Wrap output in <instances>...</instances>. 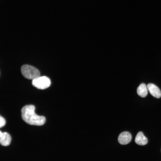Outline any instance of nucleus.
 Wrapping results in <instances>:
<instances>
[{
	"mask_svg": "<svg viewBox=\"0 0 161 161\" xmlns=\"http://www.w3.org/2000/svg\"><path fill=\"white\" fill-rule=\"evenodd\" d=\"M35 107L32 105H27L21 109V117L23 120L29 124L42 126L45 122L44 117L39 116L35 113Z\"/></svg>",
	"mask_w": 161,
	"mask_h": 161,
	"instance_id": "obj_1",
	"label": "nucleus"
},
{
	"mask_svg": "<svg viewBox=\"0 0 161 161\" xmlns=\"http://www.w3.org/2000/svg\"><path fill=\"white\" fill-rule=\"evenodd\" d=\"M148 90L150 94L154 97L159 98L161 96V92L159 88L155 84L150 83L147 84Z\"/></svg>",
	"mask_w": 161,
	"mask_h": 161,
	"instance_id": "obj_5",
	"label": "nucleus"
},
{
	"mask_svg": "<svg viewBox=\"0 0 161 161\" xmlns=\"http://www.w3.org/2000/svg\"><path fill=\"white\" fill-rule=\"evenodd\" d=\"M21 72L23 75L28 79L33 80L40 76L39 70L30 65H23L21 68Z\"/></svg>",
	"mask_w": 161,
	"mask_h": 161,
	"instance_id": "obj_2",
	"label": "nucleus"
},
{
	"mask_svg": "<svg viewBox=\"0 0 161 161\" xmlns=\"http://www.w3.org/2000/svg\"><path fill=\"white\" fill-rule=\"evenodd\" d=\"M11 138L10 135L7 132H0V143L3 146L9 145L10 143Z\"/></svg>",
	"mask_w": 161,
	"mask_h": 161,
	"instance_id": "obj_6",
	"label": "nucleus"
},
{
	"mask_svg": "<svg viewBox=\"0 0 161 161\" xmlns=\"http://www.w3.org/2000/svg\"><path fill=\"white\" fill-rule=\"evenodd\" d=\"M5 123L6 121L5 119L1 116L0 117V127L1 128L4 126Z\"/></svg>",
	"mask_w": 161,
	"mask_h": 161,
	"instance_id": "obj_9",
	"label": "nucleus"
},
{
	"mask_svg": "<svg viewBox=\"0 0 161 161\" xmlns=\"http://www.w3.org/2000/svg\"><path fill=\"white\" fill-rule=\"evenodd\" d=\"M147 86L144 83L141 84L137 89V94L142 97H145L148 94Z\"/></svg>",
	"mask_w": 161,
	"mask_h": 161,
	"instance_id": "obj_8",
	"label": "nucleus"
},
{
	"mask_svg": "<svg viewBox=\"0 0 161 161\" xmlns=\"http://www.w3.org/2000/svg\"><path fill=\"white\" fill-rule=\"evenodd\" d=\"M131 139V134L128 131H124L121 133L118 139L119 143L121 145H126L129 143Z\"/></svg>",
	"mask_w": 161,
	"mask_h": 161,
	"instance_id": "obj_4",
	"label": "nucleus"
},
{
	"mask_svg": "<svg viewBox=\"0 0 161 161\" xmlns=\"http://www.w3.org/2000/svg\"><path fill=\"white\" fill-rule=\"evenodd\" d=\"M135 143L139 145H143L147 144L148 140L147 138L141 131L139 132L137 134L135 139Z\"/></svg>",
	"mask_w": 161,
	"mask_h": 161,
	"instance_id": "obj_7",
	"label": "nucleus"
},
{
	"mask_svg": "<svg viewBox=\"0 0 161 161\" xmlns=\"http://www.w3.org/2000/svg\"><path fill=\"white\" fill-rule=\"evenodd\" d=\"M32 85L41 89H44L49 87L51 84V81L49 78L45 76H40L32 81Z\"/></svg>",
	"mask_w": 161,
	"mask_h": 161,
	"instance_id": "obj_3",
	"label": "nucleus"
}]
</instances>
